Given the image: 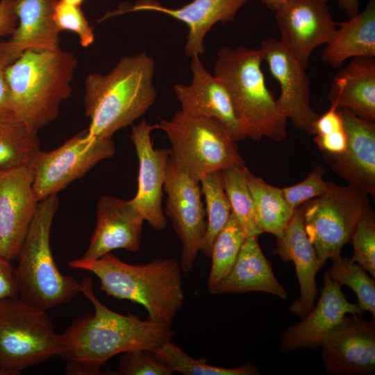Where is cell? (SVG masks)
<instances>
[{"label": "cell", "instance_id": "41", "mask_svg": "<svg viewBox=\"0 0 375 375\" xmlns=\"http://www.w3.org/2000/svg\"><path fill=\"white\" fill-rule=\"evenodd\" d=\"M15 0H0V37L11 35L16 28L17 17Z\"/></svg>", "mask_w": 375, "mask_h": 375}, {"label": "cell", "instance_id": "21", "mask_svg": "<svg viewBox=\"0 0 375 375\" xmlns=\"http://www.w3.org/2000/svg\"><path fill=\"white\" fill-rule=\"evenodd\" d=\"M199 56L191 57L190 84L177 83L173 86L181 110L194 116L217 119L235 142L244 139L224 85L208 71Z\"/></svg>", "mask_w": 375, "mask_h": 375}, {"label": "cell", "instance_id": "42", "mask_svg": "<svg viewBox=\"0 0 375 375\" xmlns=\"http://www.w3.org/2000/svg\"><path fill=\"white\" fill-rule=\"evenodd\" d=\"M10 63L8 58L0 51V111L11 110L6 77V69Z\"/></svg>", "mask_w": 375, "mask_h": 375}, {"label": "cell", "instance_id": "7", "mask_svg": "<svg viewBox=\"0 0 375 375\" xmlns=\"http://www.w3.org/2000/svg\"><path fill=\"white\" fill-rule=\"evenodd\" d=\"M156 127L167 135L175 166L197 181L207 174L244 165L237 142L217 119L179 110L169 120L160 119Z\"/></svg>", "mask_w": 375, "mask_h": 375}, {"label": "cell", "instance_id": "34", "mask_svg": "<svg viewBox=\"0 0 375 375\" xmlns=\"http://www.w3.org/2000/svg\"><path fill=\"white\" fill-rule=\"evenodd\" d=\"M349 242L353 247L351 258L375 277V219L371 209L358 222Z\"/></svg>", "mask_w": 375, "mask_h": 375}, {"label": "cell", "instance_id": "15", "mask_svg": "<svg viewBox=\"0 0 375 375\" xmlns=\"http://www.w3.org/2000/svg\"><path fill=\"white\" fill-rule=\"evenodd\" d=\"M33 172L22 166L0 174V255L15 260L39 203Z\"/></svg>", "mask_w": 375, "mask_h": 375}, {"label": "cell", "instance_id": "9", "mask_svg": "<svg viewBox=\"0 0 375 375\" xmlns=\"http://www.w3.org/2000/svg\"><path fill=\"white\" fill-rule=\"evenodd\" d=\"M368 195L349 184L328 182L324 194L302 204L305 231L322 262L340 256L360 219L372 209Z\"/></svg>", "mask_w": 375, "mask_h": 375}, {"label": "cell", "instance_id": "20", "mask_svg": "<svg viewBox=\"0 0 375 375\" xmlns=\"http://www.w3.org/2000/svg\"><path fill=\"white\" fill-rule=\"evenodd\" d=\"M324 287L313 308L297 324L288 326L280 338V349L288 353L301 348L315 349L347 314H362L358 303H350L341 285L324 274Z\"/></svg>", "mask_w": 375, "mask_h": 375}, {"label": "cell", "instance_id": "14", "mask_svg": "<svg viewBox=\"0 0 375 375\" xmlns=\"http://www.w3.org/2000/svg\"><path fill=\"white\" fill-rule=\"evenodd\" d=\"M275 17L280 41L306 69L314 49L328 43L337 28L324 0H288Z\"/></svg>", "mask_w": 375, "mask_h": 375}, {"label": "cell", "instance_id": "48", "mask_svg": "<svg viewBox=\"0 0 375 375\" xmlns=\"http://www.w3.org/2000/svg\"><path fill=\"white\" fill-rule=\"evenodd\" d=\"M0 375H1V374H0Z\"/></svg>", "mask_w": 375, "mask_h": 375}, {"label": "cell", "instance_id": "4", "mask_svg": "<svg viewBox=\"0 0 375 375\" xmlns=\"http://www.w3.org/2000/svg\"><path fill=\"white\" fill-rule=\"evenodd\" d=\"M77 58L60 48L28 50L6 69L11 110L38 131L58 117L70 97Z\"/></svg>", "mask_w": 375, "mask_h": 375}, {"label": "cell", "instance_id": "32", "mask_svg": "<svg viewBox=\"0 0 375 375\" xmlns=\"http://www.w3.org/2000/svg\"><path fill=\"white\" fill-rule=\"evenodd\" d=\"M247 237L239 221L231 212L227 223L217 235L212 245L208 287L215 285L230 272Z\"/></svg>", "mask_w": 375, "mask_h": 375}, {"label": "cell", "instance_id": "10", "mask_svg": "<svg viewBox=\"0 0 375 375\" xmlns=\"http://www.w3.org/2000/svg\"><path fill=\"white\" fill-rule=\"evenodd\" d=\"M115 151L112 138L92 136L87 129L56 149L40 150L28 165L33 172V187L38 199L57 194L98 162L114 156Z\"/></svg>", "mask_w": 375, "mask_h": 375}, {"label": "cell", "instance_id": "22", "mask_svg": "<svg viewBox=\"0 0 375 375\" xmlns=\"http://www.w3.org/2000/svg\"><path fill=\"white\" fill-rule=\"evenodd\" d=\"M275 253L285 261H292L300 286L299 297L289 310L301 319L314 307L317 294L316 275L325 265L317 257L304 229L302 205L294 210L283 235L277 238Z\"/></svg>", "mask_w": 375, "mask_h": 375}, {"label": "cell", "instance_id": "38", "mask_svg": "<svg viewBox=\"0 0 375 375\" xmlns=\"http://www.w3.org/2000/svg\"><path fill=\"white\" fill-rule=\"evenodd\" d=\"M344 128L339 108L335 104L321 117H318L313 125V135H323Z\"/></svg>", "mask_w": 375, "mask_h": 375}, {"label": "cell", "instance_id": "27", "mask_svg": "<svg viewBox=\"0 0 375 375\" xmlns=\"http://www.w3.org/2000/svg\"><path fill=\"white\" fill-rule=\"evenodd\" d=\"M40 150L38 131L12 110L0 111V171L27 166Z\"/></svg>", "mask_w": 375, "mask_h": 375}, {"label": "cell", "instance_id": "2", "mask_svg": "<svg viewBox=\"0 0 375 375\" xmlns=\"http://www.w3.org/2000/svg\"><path fill=\"white\" fill-rule=\"evenodd\" d=\"M155 60L146 52L119 59L109 73L90 74L84 86L88 133L111 138L143 115L154 103Z\"/></svg>", "mask_w": 375, "mask_h": 375}, {"label": "cell", "instance_id": "28", "mask_svg": "<svg viewBox=\"0 0 375 375\" xmlns=\"http://www.w3.org/2000/svg\"><path fill=\"white\" fill-rule=\"evenodd\" d=\"M246 178L258 226L262 233L280 238L294 212L285 199L282 188L267 183L248 169Z\"/></svg>", "mask_w": 375, "mask_h": 375}, {"label": "cell", "instance_id": "13", "mask_svg": "<svg viewBox=\"0 0 375 375\" xmlns=\"http://www.w3.org/2000/svg\"><path fill=\"white\" fill-rule=\"evenodd\" d=\"M258 49L272 76L280 85L281 94L276 99L280 109L297 128L313 135V125L319 115L312 107L306 69L280 40L265 39Z\"/></svg>", "mask_w": 375, "mask_h": 375}, {"label": "cell", "instance_id": "26", "mask_svg": "<svg viewBox=\"0 0 375 375\" xmlns=\"http://www.w3.org/2000/svg\"><path fill=\"white\" fill-rule=\"evenodd\" d=\"M333 35L321 53V60L339 67L349 58L375 56V0H369L361 12L337 24Z\"/></svg>", "mask_w": 375, "mask_h": 375}, {"label": "cell", "instance_id": "11", "mask_svg": "<svg viewBox=\"0 0 375 375\" xmlns=\"http://www.w3.org/2000/svg\"><path fill=\"white\" fill-rule=\"evenodd\" d=\"M167 193L165 212L181 244L180 265L189 272L194 267L206 231V211L197 181L180 170L169 158L163 187Z\"/></svg>", "mask_w": 375, "mask_h": 375}, {"label": "cell", "instance_id": "47", "mask_svg": "<svg viewBox=\"0 0 375 375\" xmlns=\"http://www.w3.org/2000/svg\"><path fill=\"white\" fill-rule=\"evenodd\" d=\"M2 172L0 171V174H1Z\"/></svg>", "mask_w": 375, "mask_h": 375}, {"label": "cell", "instance_id": "29", "mask_svg": "<svg viewBox=\"0 0 375 375\" xmlns=\"http://www.w3.org/2000/svg\"><path fill=\"white\" fill-rule=\"evenodd\" d=\"M199 183L205 197L207 214L206 228L200 251L210 258L214 241L227 223L232 210L220 172L203 176Z\"/></svg>", "mask_w": 375, "mask_h": 375}, {"label": "cell", "instance_id": "45", "mask_svg": "<svg viewBox=\"0 0 375 375\" xmlns=\"http://www.w3.org/2000/svg\"><path fill=\"white\" fill-rule=\"evenodd\" d=\"M62 1L69 4L81 6L85 0H62Z\"/></svg>", "mask_w": 375, "mask_h": 375}, {"label": "cell", "instance_id": "31", "mask_svg": "<svg viewBox=\"0 0 375 375\" xmlns=\"http://www.w3.org/2000/svg\"><path fill=\"white\" fill-rule=\"evenodd\" d=\"M340 285L349 287L358 298V304L364 312L368 311L375 319V281L367 271L351 258L340 256L331 258V267L324 274Z\"/></svg>", "mask_w": 375, "mask_h": 375}, {"label": "cell", "instance_id": "24", "mask_svg": "<svg viewBox=\"0 0 375 375\" xmlns=\"http://www.w3.org/2000/svg\"><path fill=\"white\" fill-rule=\"evenodd\" d=\"M212 294L264 292L286 299L288 293L274 274L262 253L258 236H248L241 246L230 272L215 285L208 287Z\"/></svg>", "mask_w": 375, "mask_h": 375}, {"label": "cell", "instance_id": "5", "mask_svg": "<svg viewBox=\"0 0 375 375\" xmlns=\"http://www.w3.org/2000/svg\"><path fill=\"white\" fill-rule=\"evenodd\" d=\"M258 49L224 47L217 52L213 75L224 85L244 138L280 142L288 119L268 88Z\"/></svg>", "mask_w": 375, "mask_h": 375}, {"label": "cell", "instance_id": "30", "mask_svg": "<svg viewBox=\"0 0 375 375\" xmlns=\"http://www.w3.org/2000/svg\"><path fill=\"white\" fill-rule=\"evenodd\" d=\"M247 167L233 166L220 172L224 188L235 215L247 236L263 233L257 224L253 199L246 178Z\"/></svg>", "mask_w": 375, "mask_h": 375}, {"label": "cell", "instance_id": "12", "mask_svg": "<svg viewBox=\"0 0 375 375\" xmlns=\"http://www.w3.org/2000/svg\"><path fill=\"white\" fill-rule=\"evenodd\" d=\"M321 347L324 366L331 375L375 373V319L347 314L324 337Z\"/></svg>", "mask_w": 375, "mask_h": 375}, {"label": "cell", "instance_id": "36", "mask_svg": "<svg viewBox=\"0 0 375 375\" xmlns=\"http://www.w3.org/2000/svg\"><path fill=\"white\" fill-rule=\"evenodd\" d=\"M174 369L151 351L133 350L122 353L116 375H171Z\"/></svg>", "mask_w": 375, "mask_h": 375}, {"label": "cell", "instance_id": "18", "mask_svg": "<svg viewBox=\"0 0 375 375\" xmlns=\"http://www.w3.org/2000/svg\"><path fill=\"white\" fill-rule=\"evenodd\" d=\"M347 147L338 155L324 153L332 169L352 185L375 196V124L338 107Z\"/></svg>", "mask_w": 375, "mask_h": 375}, {"label": "cell", "instance_id": "16", "mask_svg": "<svg viewBox=\"0 0 375 375\" xmlns=\"http://www.w3.org/2000/svg\"><path fill=\"white\" fill-rule=\"evenodd\" d=\"M153 129L156 124L150 125L144 119L131 128L130 138L138 157L139 172L138 191L131 200L144 221L159 231L167 225L162 201L170 150L153 147Z\"/></svg>", "mask_w": 375, "mask_h": 375}, {"label": "cell", "instance_id": "35", "mask_svg": "<svg viewBox=\"0 0 375 375\" xmlns=\"http://www.w3.org/2000/svg\"><path fill=\"white\" fill-rule=\"evenodd\" d=\"M53 20L59 32L67 31L76 33L82 47H88L94 42L93 28L81 6L57 0L53 8Z\"/></svg>", "mask_w": 375, "mask_h": 375}, {"label": "cell", "instance_id": "39", "mask_svg": "<svg viewBox=\"0 0 375 375\" xmlns=\"http://www.w3.org/2000/svg\"><path fill=\"white\" fill-rule=\"evenodd\" d=\"M314 140L324 153L338 155L344 151L347 136L344 128L323 135H315Z\"/></svg>", "mask_w": 375, "mask_h": 375}, {"label": "cell", "instance_id": "44", "mask_svg": "<svg viewBox=\"0 0 375 375\" xmlns=\"http://www.w3.org/2000/svg\"><path fill=\"white\" fill-rule=\"evenodd\" d=\"M269 10L276 11L288 0H260Z\"/></svg>", "mask_w": 375, "mask_h": 375}, {"label": "cell", "instance_id": "6", "mask_svg": "<svg viewBox=\"0 0 375 375\" xmlns=\"http://www.w3.org/2000/svg\"><path fill=\"white\" fill-rule=\"evenodd\" d=\"M58 207L57 194L39 201L13 268L19 297L44 310L60 306L81 292L80 282L62 274L50 246V232Z\"/></svg>", "mask_w": 375, "mask_h": 375}, {"label": "cell", "instance_id": "3", "mask_svg": "<svg viewBox=\"0 0 375 375\" xmlns=\"http://www.w3.org/2000/svg\"><path fill=\"white\" fill-rule=\"evenodd\" d=\"M68 265L93 273L108 296L141 305L151 321L172 326L184 301L182 269L173 258L130 265L108 253L94 260H72Z\"/></svg>", "mask_w": 375, "mask_h": 375}, {"label": "cell", "instance_id": "17", "mask_svg": "<svg viewBox=\"0 0 375 375\" xmlns=\"http://www.w3.org/2000/svg\"><path fill=\"white\" fill-rule=\"evenodd\" d=\"M247 0H192L179 8H168L157 0H138L133 5L119 7L105 14L101 21L126 13L151 11L169 15L188 28L184 47L189 57L205 53L204 38L217 22L224 24L234 20L237 12Z\"/></svg>", "mask_w": 375, "mask_h": 375}, {"label": "cell", "instance_id": "25", "mask_svg": "<svg viewBox=\"0 0 375 375\" xmlns=\"http://www.w3.org/2000/svg\"><path fill=\"white\" fill-rule=\"evenodd\" d=\"M328 99L361 118L375 121V60L353 58L333 79Z\"/></svg>", "mask_w": 375, "mask_h": 375}, {"label": "cell", "instance_id": "8", "mask_svg": "<svg viewBox=\"0 0 375 375\" xmlns=\"http://www.w3.org/2000/svg\"><path fill=\"white\" fill-rule=\"evenodd\" d=\"M62 334L47 313L19 297L0 302V374L18 375L28 367L60 356Z\"/></svg>", "mask_w": 375, "mask_h": 375}, {"label": "cell", "instance_id": "33", "mask_svg": "<svg viewBox=\"0 0 375 375\" xmlns=\"http://www.w3.org/2000/svg\"><path fill=\"white\" fill-rule=\"evenodd\" d=\"M162 360L167 363L174 371L184 375H257L259 370L251 364H245L235 368H225L207 364L205 361L196 360L171 340L166 341L152 351Z\"/></svg>", "mask_w": 375, "mask_h": 375}, {"label": "cell", "instance_id": "40", "mask_svg": "<svg viewBox=\"0 0 375 375\" xmlns=\"http://www.w3.org/2000/svg\"><path fill=\"white\" fill-rule=\"evenodd\" d=\"M19 297V290L10 261L0 255V302Z\"/></svg>", "mask_w": 375, "mask_h": 375}, {"label": "cell", "instance_id": "1", "mask_svg": "<svg viewBox=\"0 0 375 375\" xmlns=\"http://www.w3.org/2000/svg\"><path fill=\"white\" fill-rule=\"evenodd\" d=\"M80 284L94 312L76 319L62 333L60 357L67 361L66 374H102V366L112 357L138 349L152 352L174 335L167 324L142 320L131 312L125 315L106 307L96 297L90 277L82 278Z\"/></svg>", "mask_w": 375, "mask_h": 375}, {"label": "cell", "instance_id": "19", "mask_svg": "<svg viewBox=\"0 0 375 375\" xmlns=\"http://www.w3.org/2000/svg\"><path fill=\"white\" fill-rule=\"evenodd\" d=\"M143 222L131 199L101 196L97 205L96 226L81 258L97 259L119 249L138 251Z\"/></svg>", "mask_w": 375, "mask_h": 375}, {"label": "cell", "instance_id": "23", "mask_svg": "<svg viewBox=\"0 0 375 375\" xmlns=\"http://www.w3.org/2000/svg\"><path fill=\"white\" fill-rule=\"evenodd\" d=\"M56 1H14L17 24L10 38L0 42V51L10 62L28 50L60 48V32L53 20Z\"/></svg>", "mask_w": 375, "mask_h": 375}, {"label": "cell", "instance_id": "43", "mask_svg": "<svg viewBox=\"0 0 375 375\" xmlns=\"http://www.w3.org/2000/svg\"><path fill=\"white\" fill-rule=\"evenodd\" d=\"M338 6L351 18L359 12L360 0H337Z\"/></svg>", "mask_w": 375, "mask_h": 375}, {"label": "cell", "instance_id": "46", "mask_svg": "<svg viewBox=\"0 0 375 375\" xmlns=\"http://www.w3.org/2000/svg\"><path fill=\"white\" fill-rule=\"evenodd\" d=\"M324 1H326V2H327V3H328V0H324Z\"/></svg>", "mask_w": 375, "mask_h": 375}, {"label": "cell", "instance_id": "37", "mask_svg": "<svg viewBox=\"0 0 375 375\" xmlns=\"http://www.w3.org/2000/svg\"><path fill=\"white\" fill-rule=\"evenodd\" d=\"M324 173L325 169L317 165L302 181L282 188L285 199L292 210L326 192L328 182L323 178Z\"/></svg>", "mask_w": 375, "mask_h": 375}]
</instances>
